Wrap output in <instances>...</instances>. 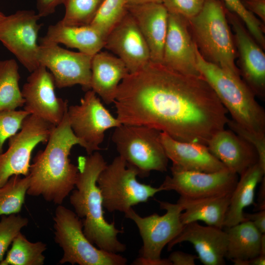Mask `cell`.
<instances>
[{
	"instance_id": "1",
	"label": "cell",
	"mask_w": 265,
	"mask_h": 265,
	"mask_svg": "<svg viewBox=\"0 0 265 265\" xmlns=\"http://www.w3.org/2000/svg\"><path fill=\"white\" fill-rule=\"evenodd\" d=\"M113 103L122 124L148 127L177 140L205 145L229 119L202 76L151 60L122 80Z\"/></svg>"
},
{
	"instance_id": "2",
	"label": "cell",
	"mask_w": 265,
	"mask_h": 265,
	"mask_svg": "<svg viewBox=\"0 0 265 265\" xmlns=\"http://www.w3.org/2000/svg\"><path fill=\"white\" fill-rule=\"evenodd\" d=\"M46 143L30 164L26 194L41 196L47 202L61 205L75 188L78 173V166L69 159L71 150L77 145L83 148L71 129L67 111L62 121L53 127Z\"/></svg>"
},
{
	"instance_id": "3",
	"label": "cell",
	"mask_w": 265,
	"mask_h": 265,
	"mask_svg": "<svg viewBox=\"0 0 265 265\" xmlns=\"http://www.w3.org/2000/svg\"><path fill=\"white\" fill-rule=\"evenodd\" d=\"M107 163L98 151L78 158V173L70 202L75 212L82 220L83 231L98 248L108 252L122 253L126 246L117 238L123 231L117 229L113 221L107 222L104 216L103 198L97 181Z\"/></svg>"
},
{
	"instance_id": "4",
	"label": "cell",
	"mask_w": 265,
	"mask_h": 265,
	"mask_svg": "<svg viewBox=\"0 0 265 265\" xmlns=\"http://www.w3.org/2000/svg\"><path fill=\"white\" fill-rule=\"evenodd\" d=\"M198 69L214 91L232 119L244 129L265 136V111L240 76L205 60L196 48Z\"/></svg>"
},
{
	"instance_id": "5",
	"label": "cell",
	"mask_w": 265,
	"mask_h": 265,
	"mask_svg": "<svg viewBox=\"0 0 265 265\" xmlns=\"http://www.w3.org/2000/svg\"><path fill=\"white\" fill-rule=\"evenodd\" d=\"M188 21L203 57L227 72L240 77L235 63L234 43L220 0H206L201 11Z\"/></svg>"
},
{
	"instance_id": "6",
	"label": "cell",
	"mask_w": 265,
	"mask_h": 265,
	"mask_svg": "<svg viewBox=\"0 0 265 265\" xmlns=\"http://www.w3.org/2000/svg\"><path fill=\"white\" fill-rule=\"evenodd\" d=\"M54 240L63 254L59 263L79 265H125L127 259L95 247L86 237L76 213L59 205L53 216Z\"/></svg>"
},
{
	"instance_id": "7",
	"label": "cell",
	"mask_w": 265,
	"mask_h": 265,
	"mask_svg": "<svg viewBox=\"0 0 265 265\" xmlns=\"http://www.w3.org/2000/svg\"><path fill=\"white\" fill-rule=\"evenodd\" d=\"M158 130L144 126L121 124L114 128L112 140L119 156L134 168L141 178L152 171H167L168 159Z\"/></svg>"
},
{
	"instance_id": "8",
	"label": "cell",
	"mask_w": 265,
	"mask_h": 265,
	"mask_svg": "<svg viewBox=\"0 0 265 265\" xmlns=\"http://www.w3.org/2000/svg\"><path fill=\"white\" fill-rule=\"evenodd\" d=\"M137 176V170L119 156L107 164L97 181L104 208L110 212L125 213L132 206L146 202L163 191L160 186L155 187L139 182Z\"/></svg>"
},
{
	"instance_id": "9",
	"label": "cell",
	"mask_w": 265,
	"mask_h": 265,
	"mask_svg": "<svg viewBox=\"0 0 265 265\" xmlns=\"http://www.w3.org/2000/svg\"><path fill=\"white\" fill-rule=\"evenodd\" d=\"M67 116L71 130L88 155L101 149L107 130L122 124L91 89L86 91L79 104L68 106Z\"/></svg>"
},
{
	"instance_id": "10",
	"label": "cell",
	"mask_w": 265,
	"mask_h": 265,
	"mask_svg": "<svg viewBox=\"0 0 265 265\" xmlns=\"http://www.w3.org/2000/svg\"><path fill=\"white\" fill-rule=\"evenodd\" d=\"M55 126L33 115H28L8 147L0 154V187L14 175L29 174L32 152L40 143H47Z\"/></svg>"
},
{
	"instance_id": "11",
	"label": "cell",
	"mask_w": 265,
	"mask_h": 265,
	"mask_svg": "<svg viewBox=\"0 0 265 265\" xmlns=\"http://www.w3.org/2000/svg\"><path fill=\"white\" fill-rule=\"evenodd\" d=\"M157 201L160 208L166 211L163 215L155 213L141 217L132 208L125 215L135 223L142 239L139 257L159 261L163 248L180 233L184 225L180 219L183 210L179 204Z\"/></svg>"
},
{
	"instance_id": "12",
	"label": "cell",
	"mask_w": 265,
	"mask_h": 265,
	"mask_svg": "<svg viewBox=\"0 0 265 265\" xmlns=\"http://www.w3.org/2000/svg\"><path fill=\"white\" fill-rule=\"evenodd\" d=\"M41 18L32 10H20L0 20V41L30 73L40 65L37 40Z\"/></svg>"
},
{
	"instance_id": "13",
	"label": "cell",
	"mask_w": 265,
	"mask_h": 265,
	"mask_svg": "<svg viewBox=\"0 0 265 265\" xmlns=\"http://www.w3.org/2000/svg\"><path fill=\"white\" fill-rule=\"evenodd\" d=\"M93 56L63 48L55 44L39 45L37 60L53 77L56 87L80 85L90 89L91 65Z\"/></svg>"
},
{
	"instance_id": "14",
	"label": "cell",
	"mask_w": 265,
	"mask_h": 265,
	"mask_svg": "<svg viewBox=\"0 0 265 265\" xmlns=\"http://www.w3.org/2000/svg\"><path fill=\"white\" fill-rule=\"evenodd\" d=\"M52 74L40 65L30 72L21 89L24 110L54 125L63 119L68 107V101L58 97Z\"/></svg>"
},
{
	"instance_id": "15",
	"label": "cell",
	"mask_w": 265,
	"mask_h": 265,
	"mask_svg": "<svg viewBox=\"0 0 265 265\" xmlns=\"http://www.w3.org/2000/svg\"><path fill=\"white\" fill-rule=\"evenodd\" d=\"M171 171V176H167L160 186L163 191L174 190L188 198L232 193L238 181V175L227 168L213 172Z\"/></svg>"
},
{
	"instance_id": "16",
	"label": "cell",
	"mask_w": 265,
	"mask_h": 265,
	"mask_svg": "<svg viewBox=\"0 0 265 265\" xmlns=\"http://www.w3.org/2000/svg\"><path fill=\"white\" fill-rule=\"evenodd\" d=\"M189 29L188 19L168 12L162 64L184 74L202 76L197 65V46Z\"/></svg>"
},
{
	"instance_id": "17",
	"label": "cell",
	"mask_w": 265,
	"mask_h": 265,
	"mask_svg": "<svg viewBox=\"0 0 265 265\" xmlns=\"http://www.w3.org/2000/svg\"><path fill=\"white\" fill-rule=\"evenodd\" d=\"M104 48L119 58L129 73L139 70L151 60L148 46L128 11L106 36Z\"/></svg>"
},
{
	"instance_id": "18",
	"label": "cell",
	"mask_w": 265,
	"mask_h": 265,
	"mask_svg": "<svg viewBox=\"0 0 265 265\" xmlns=\"http://www.w3.org/2000/svg\"><path fill=\"white\" fill-rule=\"evenodd\" d=\"M186 241L193 245L198 259L203 264H225L227 236L223 229L203 226L198 222L188 223L184 225L180 233L167 244V249L170 251L175 245Z\"/></svg>"
},
{
	"instance_id": "19",
	"label": "cell",
	"mask_w": 265,
	"mask_h": 265,
	"mask_svg": "<svg viewBox=\"0 0 265 265\" xmlns=\"http://www.w3.org/2000/svg\"><path fill=\"white\" fill-rule=\"evenodd\" d=\"M160 140L171 168L184 171L213 172L226 166L209 151L207 145L177 140L160 132Z\"/></svg>"
},
{
	"instance_id": "20",
	"label": "cell",
	"mask_w": 265,
	"mask_h": 265,
	"mask_svg": "<svg viewBox=\"0 0 265 265\" xmlns=\"http://www.w3.org/2000/svg\"><path fill=\"white\" fill-rule=\"evenodd\" d=\"M230 20L239 53L240 74L255 96L263 99L265 93V54L238 18L231 15Z\"/></svg>"
},
{
	"instance_id": "21",
	"label": "cell",
	"mask_w": 265,
	"mask_h": 265,
	"mask_svg": "<svg viewBox=\"0 0 265 265\" xmlns=\"http://www.w3.org/2000/svg\"><path fill=\"white\" fill-rule=\"evenodd\" d=\"M150 50L151 61L162 63L168 12L162 3L128 5Z\"/></svg>"
},
{
	"instance_id": "22",
	"label": "cell",
	"mask_w": 265,
	"mask_h": 265,
	"mask_svg": "<svg viewBox=\"0 0 265 265\" xmlns=\"http://www.w3.org/2000/svg\"><path fill=\"white\" fill-rule=\"evenodd\" d=\"M207 146L228 169L238 175L258 162L255 148L230 129L216 132Z\"/></svg>"
},
{
	"instance_id": "23",
	"label": "cell",
	"mask_w": 265,
	"mask_h": 265,
	"mask_svg": "<svg viewBox=\"0 0 265 265\" xmlns=\"http://www.w3.org/2000/svg\"><path fill=\"white\" fill-rule=\"evenodd\" d=\"M90 89L106 104L113 103L119 84L129 73L124 63L106 51L93 56Z\"/></svg>"
},
{
	"instance_id": "24",
	"label": "cell",
	"mask_w": 265,
	"mask_h": 265,
	"mask_svg": "<svg viewBox=\"0 0 265 265\" xmlns=\"http://www.w3.org/2000/svg\"><path fill=\"white\" fill-rule=\"evenodd\" d=\"M106 37L91 25L67 26L59 21L49 26L41 44H62L80 52L93 56L104 48Z\"/></svg>"
},
{
	"instance_id": "25",
	"label": "cell",
	"mask_w": 265,
	"mask_h": 265,
	"mask_svg": "<svg viewBox=\"0 0 265 265\" xmlns=\"http://www.w3.org/2000/svg\"><path fill=\"white\" fill-rule=\"evenodd\" d=\"M231 194L199 198L180 196L177 203L184 211L180 215L182 224L201 221L207 225L223 229Z\"/></svg>"
},
{
	"instance_id": "26",
	"label": "cell",
	"mask_w": 265,
	"mask_h": 265,
	"mask_svg": "<svg viewBox=\"0 0 265 265\" xmlns=\"http://www.w3.org/2000/svg\"><path fill=\"white\" fill-rule=\"evenodd\" d=\"M265 170L258 163L250 166L240 175L231 194L224 228L246 221L244 209L254 204L256 187L264 177Z\"/></svg>"
},
{
	"instance_id": "27",
	"label": "cell",
	"mask_w": 265,
	"mask_h": 265,
	"mask_svg": "<svg viewBox=\"0 0 265 265\" xmlns=\"http://www.w3.org/2000/svg\"><path fill=\"white\" fill-rule=\"evenodd\" d=\"M227 236L226 258L233 263L254 258L261 254V233L249 221L246 220L225 230Z\"/></svg>"
},
{
	"instance_id": "28",
	"label": "cell",
	"mask_w": 265,
	"mask_h": 265,
	"mask_svg": "<svg viewBox=\"0 0 265 265\" xmlns=\"http://www.w3.org/2000/svg\"><path fill=\"white\" fill-rule=\"evenodd\" d=\"M19 66L15 59L0 60V111L23 107Z\"/></svg>"
},
{
	"instance_id": "29",
	"label": "cell",
	"mask_w": 265,
	"mask_h": 265,
	"mask_svg": "<svg viewBox=\"0 0 265 265\" xmlns=\"http://www.w3.org/2000/svg\"><path fill=\"white\" fill-rule=\"evenodd\" d=\"M5 259L0 265H42L45 257L43 253L47 245L42 241L32 242L21 232L15 237Z\"/></svg>"
},
{
	"instance_id": "30",
	"label": "cell",
	"mask_w": 265,
	"mask_h": 265,
	"mask_svg": "<svg viewBox=\"0 0 265 265\" xmlns=\"http://www.w3.org/2000/svg\"><path fill=\"white\" fill-rule=\"evenodd\" d=\"M29 184L28 175H14L0 187V215L18 213L21 211Z\"/></svg>"
},
{
	"instance_id": "31",
	"label": "cell",
	"mask_w": 265,
	"mask_h": 265,
	"mask_svg": "<svg viewBox=\"0 0 265 265\" xmlns=\"http://www.w3.org/2000/svg\"><path fill=\"white\" fill-rule=\"evenodd\" d=\"M104 0H65V13L61 23L67 26L91 24Z\"/></svg>"
},
{
	"instance_id": "32",
	"label": "cell",
	"mask_w": 265,
	"mask_h": 265,
	"mask_svg": "<svg viewBox=\"0 0 265 265\" xmlns=\"http://www.w3.org/2000/svg\"><path fill=\"white\" fill-rule=\"evenodd\" d=\"M127 0H104L90 25L106 38L128 12Z\"/></svg>"
},
{
	"instance_id": "33",
	"label": "cell",
	"mask_w": 265,
	"mask_h": 265,
	"mask_svg": "<svg viewBox=\"0 0 265 265\" xmlns=\"http://www.w3.org/2000/svg\"><path fill=\"white\" fill-rule=\"evenodd\" d=\"M28 223L27 218L17 213L2 215L0 220V262L9 246Z\"/></svg>"
},
{
	"instance_id": "34",
	"label": "cell",
	"mask_w": 265,
	"mask_h": 265,
	"mask_svg": "<svg viewBox=\"0 0 265 265\" xmlns=\"http://www.w3.org/2000/svg\"><path fill=\"white\" fill-rule=\"evenodd\" d=\"M244 23L249 33L263 47L265 40L261 23L243 5L241 0H221Z\"/></svg>"
},
{
	"instance_id": "35",
	"label": "cell",
	"mask_w": 265,
	"mask_h": 265,
	"mask_svg": "<svg viewBox=\"0 0 265 265\" xmlns=\"http://www.w3.org/2000/svg\"><path fill=\"white\" fill-rule=\"evenodd\" d=\"M28 115L24 109L0 111V154L4 142L19 132Z\"/></svg>"
},
{
	"instance_id": "36",
	"label": "cell",
	"mask_w": 265,
	"mask_h": 265,
	"mask_svg": "<svg viewBox=\"0 0 265 265\" xmlns=\"http://www.w3.org/2000/svg\"><path fill=\"white\" fill-rule=\"evenodd\" d=\"M229 128L252 145L256 149L258 156V163L265 170V136H260L252 132L229 118L227 125Z\"/></svg>"
},
{
	"instance_id": "37",
	"label": "cell",
	"mask_w": 265,
	"mask_h": 265,
	"mask_svg": "<svg viewBox=\"0 0 265 265\" xmlns=\"http://www.w3.org/2000/svg\"><path fill=\"white\" fill-rule=\"evenodd\" d=\"M206 0H163L162 4L169 13L180 15L189 20L203 8Z\"/></svg>"
},
{
	"instance_id": "38",
	"label": "cell",
	"mask_w": 265,
	"mask_h": 265,
	"mask_svg": "<svg viewBox=\"0 0 265 265\" xmlns=\"http://www.w3.org/2000/svg\"><path fill=\"white\" fill-rule=\"evenodd\" d=\"M65 0H36L37 13L42 18L53 14Z\"/></svg>"
},
{
	"instance_id": "39",
	"label": "cell",
	"mask_w": 265,
	"mask_h": 265,
	"mask_svg": "<svg viewBox=\"0 0 265 265\" xmlns=\"http://www.w3.org/2000/svg\"><path fill=\"white\" fill-rule=\"evenodd\" d=\"M168 259L172 265H194L195 261L198 259V257L195 255L176 251L172 252Z\"/></svg>"
},
{
	"instance_id": "40",
	"label": "cell",
	"mask_w": 265,
	"mask_h": 265,
	"mask_svg": "<svg viewBox=\"0 0 265 265\" xmlns=\"http://www.w3.org/2000/svg\"><path fill=\"white\" fill-rule=\"evenodd\" d=\"M245 7L253 15L265 21V0H241Z\"/></svg>"
},
{
	"instance_id": "41",
	"label": "cell",
	"mask_w": 265,
	"mask_h": 265,
	"mask_svg": "<svg viewBox=\"0 0 265 265\" xmlns=\"http://www.w3.org/2000/svg\"><path fill=\"white\" fill-rule=\"evenodd\" d=\"M244 216L246 220L251 221L261 233H265V210H259L253 213L244 212Z\"/></svg>"
},
{
	"instance_id": "42",
	"label": "cell",
	"mask_w": 265,
	"mask_h": 265,
	"mask_svg": "<svg viewBox=\"0 0 265 265\" xmlns=\"http://www.w3.org/2000/svg\"><path fill=\"white\" fill-rule=\"evenodd\" d=\"M135 265H172L168 259H162L160 261L148 260L139 257L132 264Z\"/></svg>"
},
{
	"instance_id": "43",
	"label": "cell",
	"mask_w": 265,
	"mask_h": 265,
	"mask_svg": "<svg viewBox=\"0 0 265 265\" xmlns=\"http://www.w3.org/2000/svg\"><path fill=\"white\" fill-rule=\"evenodd\" d=\"M235 265H265V255H260L254 258L233 262Z\"/></svg>"
},
{
	"instance_id": "44",
	"label": "cell",
	"mask_w": 265,
	"mask_h": 265,
	"mask_svg": "<svg viewBox=\"0 0 265 265\" xmlns=\"http://www.w3.org/2000/svg\"><path fill=\"white\" fill-rule=\"evenodd\" d=\"M261 185L259 191L258 204L256 205L257 210H265V177L261 181Z\"/></svg>"
},
{
	"instance_id": "45",
	"label": "cell",
	"mask_w": 265,
	"mask_h": 265,
	"mask_svg": "<svg viewBox=\"0 0 265 265\" xmlns=\"http://www.w3.org/2000/svg\"><path fill=\"white\" fill-rule=\"evenodd\" d=\"M128 5H136L148 3H162L163 0H127Z\"/></svg>"
},
{
	"instance_id": "46",
	"label": "cell",
	"mask_w": 265,
	"mask_h": 265,
	"mask_svg": "<svg viewBox=\"0 0 265 265\" xmlns=\"http://www.w3.org/2000/svg\"><path fill=\"white\" fill-rule=\"evenodd\" d=\"M5 15H4V14L3 13L0 11V20L3 19L5 17Z\"/></svg>"
}]
</instances>
